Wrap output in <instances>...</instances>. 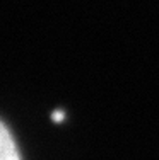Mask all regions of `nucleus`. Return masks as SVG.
I'll return each instance as SVG.
<instances>
[{
    "mask_svg": "<svg viewBox=\"0 0 159 160\" xmlns=\"http://www.w3.org/2000/svg\"><path fill=\"white\" fill-rule=\"evenodd\" d=\"M51 119H53V121H56V123L63 121V119H65V116H63V111H55V112L51 114Z\"/></svg>",
    "mask_w": 159,
    "mask_h": 160,
    "instance_id": "f03ea898",
    "label": "nucleus"
},
{
    "mask_svg": "<svg viewBox=\"0 0 159 160\" xmlns=\"http://www.w3.org/2000/svg\"><path fill=\"white\" fill-rule=\"evenodd\" d=\"M0 160H21L16 142L2 121H0Z\"/></svg>",
    "mask_w": 159,
    "mask_h": 160,
    "instance_id": "f257e3e1",
    "label": "nucleus"
}]
</instances>
